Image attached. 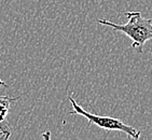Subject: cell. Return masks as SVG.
I'll return each instance as SVG.
<instances>
[{"instance_id": "obj_1", "label": "cell", "mask_w": 152, "mask_h": 140, "mask_svg": "<svg viewBox=\"0 0 152 140\" xmlns=\"http://www.w3.org/2000/svg\"><path fill=\"white\" fill-rule=\"evenodd\" d=\"M125 15L127 18L126 24H115L104 18L97 20V23L125 34L132 39L133 49H138L142 47L147 41L152 40V20L143 18L139 11L126 12Z\"/></svg>"}, {"instance_id": "obj_2", "label": "cell", "mask_w": 152, "mask_h": 140, "mask_svg": "<svg viewBox=\"0 0 152 140\" xmlns=\"http://www.w3.org/2000/svg\"><path fill=\"white\" fill-rule=\"evenodd\" d=\"M68 99L70 101L71 106H72V111H70V114H79L81 117H85L88 120V124L91 125H96L98 127L106 131H123L129 136L131 139L134 140H139L140 138V131L133 127V126L127 125L126 123L123 121L115 119L112 117H106V115H97V114H93L91 112L85 111L82 108L81 106L78 105V102L73 99V97L69 96Z\"/></svg>"}, {"instance_id": "obj_3", "label": "cell", "mask_w": 152, "mask_h": 140, "mask_svg": "<svg viewBox=\"0 0 152 140\" xmlns=\"http://www.w3.org/2000/svg\"><path fill=\"white\" fill-rule=\"evenodd\" d=\"M20 96H1L0 95V137L2 140H9L11 137V129L8 123V114H9L11 104L18 100Z\"/></svg>"}, {"instance_id": "obj_4", "label": "cell", "mask_w": 152, "mask_h": 140, "mask_svg": "<svg viewBox=\"0 0 152 140\" xmlns=\"http://www.w3.org/2000/svg\"><path fill=\"white\" fill-rule=\"evenodd\" d=\"M41 137L43 140H51V131H47L41 134Z\"/></svg>"}, {"instance_id": "obj_5", "label": "cell", "mask_w": 152, "mask_h": 140, "mask_svg": "<svg viewBox=\"0 0 152 140\" xmlns=\"http://www.w3.org/2000/svg\"><path fill=\"white\" fill-rule=\"evenodd\" d=\"M0 86H4V88H8V86H9V85L7 84L6 82H4L2 79H1V78H0Z\"/></svg>"}]
</instances>
